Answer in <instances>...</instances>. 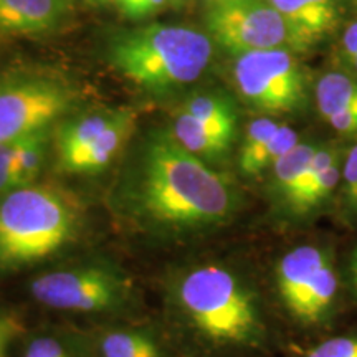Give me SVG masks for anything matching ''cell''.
Instances as JSON below:
<instances>
[{
	"label": "cell",
	"instance_id": "cell-33",
	"mask_svg": "<svg viewBox=\"0 0 357 357\" xmlns=\"http://www.w3.org/2000/svg\"><path fill=\"white\" fill-rule=\"evenodd\" d=\"M8 344H10V342L0 341V357H6V351H7V346Z\"/></svg>",
	"mask_w": 357,
	"mask_h": 357
},
{
	"label": "cell",
	"instance_id": "cell-22",
	"mask_svg": "<svg viewBox=\"0 0 357 357\" xmlns=\"http://www.w3.org/2000/svg\"><path fill=\"white\" fill-rule=\"evenodd\" d=\"M306 357H357V337H333L316 346Z\"/></svg>",
	"mask_w": 357,
	"mask_h": 357
},
{
	"label": "cell",
	"instance_id": "cell-28",
	"mask_svg": "<svg viewBox=\"0 0 357 357\" xmlns=\"http://www.w3.org/2000/svg\"><path fill=\"white\" fill-rule=\"evenodd\" d=\"M19 333H20V326L15 323V319L0 314V341L12 342V339Z\"/></svg>",
	"mask_w": 357,
	"mask_h": 357
},
{
	"label": "cell",
	"instance_id": "cell-6",
	"mask_svg": "<svg viewBox=\"0 0 357 357\" xmlns=\"http://www.w3.org/2000/svg\"><path fill=\"white\" fill-rule=\"evenodd\" d=\"M231 78L242 100L263 114L294 113L306 105V71L291 50L235 56Z\"/></svg>",
	"mask_w": 357,
	"mask_h": 357
},
{
	"label": "cell",
	"instance_id": "cell-4",
	"mask_svg": "<svg viewBox=\"0 0 357 357\" xmlns=\"http://www.w3.org/2000/svg\"><path fill=\"white\" fill-rule=\"evenodd\" d=\"M182 318L215 344H243L258 334V314L236 276L218 265H200L178 276L174 288Z\"/></svg>",
	"mask_w": 357,
	"mask_h": 357
},
{
	"label": "cell",
	"instance_id": "cell-14",
	"mask_svg": "<svg viewBox=\"0 0 357 357\" xmlns=\"http://www.w3.org/2000/svg\"><path fill=\"white\" fill-rule=\"evenodd\" d=\"M181 109L231 144L236 131V111L229 98L222 95H195L189 98Z\"/></svg>",
	"mask_w": 357,
	"mask_h": 357
},
{
	"label": "cell",
	"instance_id": "cell-20",
	"mask_svg": "<svg viewBox=\"0 0 357 357\" xmlns=\"http://www.w3.org/2000/svg\"><path fill=\"white\" fill-rule=\"evenodd\" d=\"M298 144V134L291 126L287 124H280L276 129L268 144L263 147V151L252 160V164L245 169V176H258V174L265 171V169H271L273 164L278 160L281 155H284L289 149H293Z\"/></svg>",
	"mask_w": 357,
	"mask_h": 357
},
{
	"label": "cell",
	"instance_id": "cell-8",
	"mask_svg": "<svg viewBox=\"0 0 357 357\" xmlns=\"http://www.w3.org/2000/svg\"><path fill=\"white\" fill-rule=\"evenodd\" d=\"M75 101V88L55 78L17 77L0 82V142L48 129L73 108Z\"/></svg>",
	"mask_w": 357,
	"mask_h": 357
},
{
	"label": "cell",
	"instance_id": "cell-27",
	"mask_svg": "<svg viewBox=\"0 0 357 357\" xmlns=\"http://www.w3.org/2000/svg\"><path fill=\"white\" fill-rule=\"evenodd\" d=\"M341 47H342V55H344V58H351L357 55V20L352 22V24L346 29Z\"/></svg>",
	"mask_w": 357,
	"mask_h": 357
},
{
	"label": "cell",
	"instance_id": "cell-36",
	"mask_svg": "<svg viewBox=\"0 0 357 357\" xmlns=\"http://www.w3.org/2000/svg\"><path fill=\"white\" fill-rule=\"evenodd\" d=\"M229 2H236V0H229ZM229 2H227V3H229Z\"/></svg>",
	"mask_w": 357,
	"mask_h": 357
},
{
	"label": "cell",
	"instance_id": "cell-16",
	"mask_svg": "<svg viewBox=\"0 0 357 357\" xmlns=\"http://www.w3.org/2000/svg\"><path fill=\"white\" fill-rule=\"evenodd\" d=\"M268 2L287 22L301 52L319 42L326 33H329L307 0H268Z\"/></svg>",
	"mask_w": 357,
	"mask_h": 357
},
{
	"label": "cell",
	"instance_id": "cell-29",
	"mask_svg": "<svg viewBox=\"0 0 357 357\" xmlns=\"http://www.w3.org/2000/svg\"><path fill=\"white\" fill-rule=\"evenodd\" d=\"M351 278H352V284H354V289L357 293V252L354 253V258H352V263H351Z\"/></svg>",
	"mask_w": 357,
	"mask_h": 357
},
{
	"label": "cell",
	"instance_id": "cell-15",
	"mask_svg": "<svg viewBox=\"0 0 357 357\" xmlns=\"http://www.w3.org/2000/svg\"><path fill=\"white\" fill-rule=\"evenodd\" d=\"M171 134L184 149L200 159L218 158L230 147L229 142L218 137L212 129L204 126L182 109L176 116Z\"/></svg>",
	"mask_w": 357,
	"mask_h": 357
},
{
	"label": "cell",
	"instance_id": "cell-9",
	"mask_svg": "<svg viewBox=\"0 0 357 357\" xmlns=\"http://www.w3.org/2000/svg\"><path fill=\"white\" fill-rule=\"evenodd\" d=\"M278 291L287 310L301 323H316L337 293V275L323 250L293 248L278 265Z\"/></svg>",
	"mask_w": 357,
	"mask_h": 357
},
{
	"label": "cell",
	"instance_id": "cell-35",
	"mask_svg": "<svg viewBox=\"0 0 357 357\" xmlns=\"http://www.w3.org/2000/svg\"><path fill=\"white\" fill-rule=\"evenodd\" d=\"M61 2H63L68 8H71V0H61Z\"/></svg>",
	"mask_w": 357,
	"mask_h": 357
},
{
	"label": "cell",
	"instance_id": "cell-31",
	"mask_svg": "<svg viewBox=\"0 0 357 357\" xmlns=\"http://www.w3.org/2000/svg\"><path fill=\"white\" fill-rule=\"evenodd\" d=\"M346 61H347V63H349V66H351V68H352V70H354V71H356V73H357V55H354V56H351V58H346Z\"/></svg>",
	"mask_w": 357,
	"mask_h": 357
},
{
	"label": "cell",
	"instance_id": "cell-1",
	"mask_svg": "<svg viewBox=\"0 0 357 357\" xmlns=\"http://www.w3.org/2000/svg\"><path fill=\"white\" fill-rule=\"evenodd\" d=\"M116 200L139 229L167 236L211 230L235 207L227 178L167 132H154L144 142Z\"/></svg>",
	"mask_w": 357,
	"mask_h": 357
},
{
	"label": "cell",
	"instance_id": "cell-3",
	"mask_svg": "<svg viewBox=\"0 0 357 357\" xmlns=\"http://www.w3.org/2000/svg\"><path fill=\"white\" fill-rule=\"evenodd\" d=\"M213 55L211 37L182 25L154 24L118 33L108 47L109 65L147 91L197 82Z\"/></svg>",
	"mask_w": 357,
	"mask_h": 357
},
{
	"label": "cell",
	"instance_id": "cell-18",
	"mask_svg": "<svg viewBox=\"0 0 357 357\" xmlns=\"http://www.w3.org/2000/svg\"><path fill=\"white\" fill-rule=\"evenodd\" d=\"M316 151H318V147L298 142L293 149H289L287 154L281 155L273 164V167H271L276 189H278L287 202L296 192L298 187H300Z\"/></svg>",
	"mask_w": 357,
	"mask_h": 357
},
{
	"label": "cell",
	"instance_id": "cell-2",
	"mask_svg": "<svg viewBox=\"0 0 357 357\" xmlns=\"http://www.w3.org/2000/svg\"><path fill=\"white\" fill-rule=\"evenodd\" d=\"M77 204L50 185H32L0 197V275L19 273L61 255L77 242Z\"/></svg>",
	"mask_w": 357,
	"mask_h": 357
},
{
	"label": "cell",
	"instance_id": "cell-26",
	"mask_svg": "<svg viewBox=\"0 0 357 357\" xmlns=\"http://www.w3.org/2000/svg\"><path fill=\"white\" fill-rule=\"evenodd\" d=\"M312 10L323 22L324 29L328 32L336 26L337 24V2L336 0H307Z\"/></svg>",
	"mask_w": 357,
	"mask_h": 357
},
{
	"label": "cell",
	"instance_id": "cell-12",
	"mask_svg": "<svg viewBox=\"0 0 357 357\" xmlns=\"http://www.w3.org/2000/svg\"><path fill=\"white\" fill-rule=\"evenodd\" d=\"M70 8L61 0H0V33L42 35L60 25Z\"/></svg>",
	"mask_w": 357,
	"mask_h": 357
},
{
	"label": "cell",
	"instance_id": "cell-30",
	"mask_svg": "<svg viewBox=\"0 0 357 357\" xmlns=\"http://www.w3.org/2000/svg\"><path fill=\"white\" fill-rule=\"evenodd\" d=\"M91 6H109V3H114V0H86Z\"/></svg>",
	"mask_w": 357,
	"mask_h": 357
},
{
	"label": "cell",
	"instance_id": "cell-17",
	"mask_svg": "<svg viewBox=\"0 0 357 357\" xmlns=\"http://www.w3.org/2000/svg\"><path fill=\"white\" fill-rule=\"evenodd\" d=\"M316 102L323 118L339 111H357V79L339 71L323 75L316 86Z\"/></svg>",
	"mask_w": 357,
	"mask_h": 357
},
{
	"label": "cell",
	"instance_id": "cell-25",
	"mask_svg": "<svg viewBox=\"0 0 357 357\" xmlns=\"http://www.w3.org/2000/svg\"><path fill=\"white\" fill-rule=\"evenodd\" d=\"M326 123L344 136H357V111H339L326 116Z\"/></svg>",
	"mask_w": 357,
	"mask_h": 357
},
{
	"label": "cell",
	"instance_id": "cell-32",
	"mask_svg": "<svg viewBox=\"0 0 357 357\" xmlns=\"http://www.w3.org/2000/svg\"><path fill=\"white\" fill-rule=\"evenodd\" d=\"M205 2H207L211 7H215V6H222V3H227L229 0H205Z\"/></svg>",
	"mask_w": 357,
	"mask_h": 357
},
{
	"label": "cell",
	"instance_id": "cell-23",
	"mask_svg": "<svg viewBox=\"0 0 357 357\" xmlns=\"http://www.w3.org/2000/svg\"><path fill=\"white\" fill-rule=\"evenodd\" d=\"M114 3L129 19L139 20L159 12L164 6H167V0H114Z\"/></svg>",
	"mask_w": 357,
	"mask_h": 357
},
{
	"label": "cell",
	"instance_id": "cell-13",
	"mask_svg": "<svg viewBox=\"0 0 357 357\" xmlns=\"http://www.w3.org/2000/svg\"><path fill=\"white\" fill-rule=\"evenodd\" d=\"M339 181V166L336 153L329 149H318L310 167L303 177L300 187L288 199L293 211L305 213L318 207L331 195Z\"/></svg>",
	"mask_w": 357,
	"mask_h": 357
},
{
	"label": "cell",
	"instance_id": "cell-5",
	"mask_svg": "<svg viewBox=\"0 0 357 357\" xmlns=\"http://www.w3.org/2000/svg\"><path fill=\"white\" fill-rule=\"evenodd\" d=\"M29 294L47 310L78 316H113L132 300L129 276L105 257H89L38 271Z\"/></svg>",
	"mask_w": 357,
	"mask_h": 357
},
{
	"label": "cell",
	"instance_id": "cell-21",
	"mask_svg": "<svg viewBox=\"0 0 357 357\" xmlns=\"http://www.w3.org/2000/svg\"><path fill=\"white\" fill-rule=\"evenodd\" d=\"M278 128L280 123H276L271 118H260L248 124L242 141V147H240V169H242V172L261 153L263 147L273 137Z\"/></svg>",
	"mask_w": 357,
	"mask_h": 357
},
{
	"label": "cell",
	"instance_id": "cell-34",
	"mask_svg": "<svg viewBox=\"0 0 357 357\" xmlns=\"http://www.w3.org/2000/svg\"><path fill=\"white\" fill-rule=\"evenodd\" d=\"M185 0H167V3H171V6H181V3H184Z\"/></svg>",
	"mask_w": 357,
	"mask_h": 357
},
{
	"label": "cell",
	"instance_id": "cell-19",
	"mask_svg": "<svg viewBox=\"0 0 357 357\" xmlns=\"http://www.w3.org/2000/svg\"><path fill=\"white\" fill-rule=\"evenodd\" d=\"M20 357H83L71 333L42 331L26 339Z\"/></svg>",
	"mask_w": 357,
	"mask_h": 357
},
{
	"label": "cell",
	"instance_id": "cell-11",
	"mask_svg": "<svg viewBox=\"0 0 357 357\" xmlns=\"http://www.w3.org/2000/svg\"><path fill=\"white\" fill-rule=\"evenodd\" d=\"M83 357H162L153 334L132 326H100L88 333H71Z\"/></svg>",
	"mask_w": 357,
	"mask_h": 357
},
{
	"label": "cell",
	"instance_id": "cell-7",
	"mask_svg": "<svg viewBox=\"0 0 357 357\" xmlns=\"http://www.w3.org/2000/svg\"><path fill=\"white\" fill-rule=\"evenodd\" d=\"M207 29L235 56L275 48L301 50L288 24L268 0H236L211 7Z\"/></svg>",
	"mask_w": 357,
	"mask_h": 357
},
{
	"label": "cell",
	"instance_id": "cell-10",
	"mask_svg": "<svg viewBox=\"0 0 357 357\" xmlns=\"http://www.w3.org/2000/svg\"><path fill=\"white\" fill-rule=\"evenodd\" d=\"M52 147V128L0 142V197L37 182Z\"/></svg>",
	"mask_w": 357,
	"mask_h": 357
},
{
	"label": "cell",
	"instance_id": "cell-24",
	"mask_svg": "<svg viewBox=\"0 0 357 357\" xmlns=\"http://www.w3.org/2000/svg\"><path fill=\"white\" fill-rule=\"evenodd\" d=\"M342 178H344L347 199L357 208V144L347 153Z\"/></svg>",
	"mask_w": 357,
	"mask_h": 357
}]
</instances>
